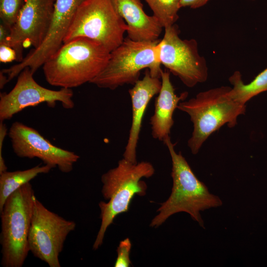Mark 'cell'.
Segmentation results:
<instances>
[{"label":"cell","mask_w":267,"mask_h":267,"mask_svg":"<svg viewBox=\"0 0 267 267\" xmlns=\"http://www.w3.org/2000/svg\"><path fill=\"white\" fill-rule=\"evenodd\" d=\"M165 28L172 26L178 20V12L181 8L180 0H144Z\"/></svg>","instance_id":"d6986e66"},{"label":"cell","mask_w":267,"mask_h":267,"mask_svg":"<svg viewBox=\"0 0 267 267\" xmlns=\"http://www.w3.org/2000/svg\"><path fill=\"white\" fill-rule=\"evenodd\" d=\"M25 0H0V18L11 28L16 22Z\"/></svg>","instance_id":"ffe728a7"},{"label":"cell","mask_w":267,"mask_h":267,"mask_svg":"<svg viewBox=\"0 0 267 267\" xmlns=\"http://www.w3.org/2000/svg\"><path fill=\"white\" fill-rule=\"evenodd\" d=\"M15 60H18L15 50L7 44H0V61L8 63Z\"/></svg>","instance_id":"7402d4cb"},{"label":"cell","mask_w":267,"mask_h":267,"mask_svg":"<svg viewBox=\"0 0 267 267\" xmlns=\"http://www.w3.org/2000/svg\"><path fill=\"white\" fill-rule=\"evenodd\" d=\"M7 77L1 71L0 72V88L1 89L3 88L4 85L7 83Z\"/></svg>","instance_id":"484cf974"},{"label":"cell","mask_w":267,"mask_h":267,"mask_svg":"<svg viewBox=\"0 0 267 267\" xmlns=\"http://www.w3.org/2000/svg\"><path fill=\"white\" fill-rule=\"evenodd\" d=\"M170 153L172 168L173 186L171 193L157 210L158 214L150 226L157 227L171 216L180 212L188 214L193 220L204 228L201 212L220 207V198L209 191L207 186L195 176L181 152L177 153L170 136L163 141Z\"/></svg>","instance_id":"6da1fadb"},{"label":"cell","mask_w":267,"mask_h":267,"mask_svg":"<svg viewBox=\"0 0 267 267\" xmlns=\"http://www.w3.org/2000/svg\"><path fill=\"white\" fill-rule=\"evenodd\" d=\"M84 0H55L49 26L41 44L20 62L1 70L6 75L8 82L17 76L26 67H29L35 73L59 49L63 44L78 7Z\"/></svg>","instance_id":"8fae6325"},{"label":"cell","mask_w":267,"mask_h":267,"mask_svg":"<svg viewBox=\"0 0 267 267\" xmlns=\"http://www.w3.org/2000/svg\"><path fill=\"white\" fill-rule=\"evenodd\" d=\"M231 87L222 86L200 92L193 98L180 101L177 107L187 113L193 123L192 135L187 145L191 153L197 154L203 143L224 125L233 128L238 116L245 114L246 104L234 99Z\"/></svg>","instance_id":"277c9868"},{"label":"cell","mask_w":267,"mask_h":267,"mask_svg":"<svg viewBox=\"0 0 267 267\" xmlns=\"http://www.w3.org/2000/svg\"><path fill=\"white\" fill-rule=\"evenodd\" d=\"M161 88L155 101L153 115L150 119L151 135L154 139L164 141L170 136L174 124V112L179 103L187 97L188 93L184 92L179 96L170 79V72L161 70Z\"/></svg>","instance_id":"9a60e30c"},{"label":"cell","mask_w":267,"mask_h":267,"mask_svg":"<svg viewBox=\"0 0 267 267\" xmlns=\"http://www.w3.org/2000/svg\"><path fill=\"white\" fill-rule=\"evenodd\" d=\"M55 0H25L18 18L10 28L6 44L14 48L18 62L24 47H38L43 41L52 18Z\"/></svg>","instance_id":"4fadbf2b"},{"label":"cell","mask_w":267,"mask_h":267,"mask_svg":"<svg viewBox=\"0 0 267 267\" xmlns=\"http://www.w3.org/2000/svg\"><path fill=\"white\" fill-rule=\"evenodd\" d=\"M10 32V28L1 23L0 25V44H6Z\"/></svg>","instance_id":"d4e9b609"},{"label":"cell","mask_w":267,"mask_h":267,"mask_svg":"<svg viewBox=\"0 0 267 267\" xmlns=\"http://www.w3.org/2000/svg\"></svg>","instance_id":"4316f807"},{"label":"cell","mask_w":267,"mask_h":267,"mask_svg":"<svg viewBox=\"0 0 267 267\" xmlns=\"http://www.w3.org/2000/svg\"><path fill=\"white\" fill-rule=\"evenodd\" d=\"M120 15L127 22L128 36L136 42L158 40L163 27L154 16L143 9L140 0H112Z\"/></svg>","instance_id":"2e32d148"},{"label":"cell","mask_w":267,"mask_h":267,"mask_svg":"<svg viewBox=\"0 0 267 267\" xmlns=\"http://www.w3.org/2000/svg\"><path fill=\"white\" fill-rule=\"evenodd\" d=\"M154 173L155 169L149 162L133 163L123 158L116 167L102 175L101 193L108 201L99 203L101 222L93 244V250L102 245L106 231L115 218L129 210L134 196L145 195L147 185L141 179L150 178Z\"/></svg>","instance_id":"3957f363"},{"label":"cell","mask_w":267,"mask_h":267,"mask_svg":"<svg viewBox=\"0 0 267 267\" xmlns=\"http://www.w3.org/2000/svg\"><path fill=\"white\" fill-rule=\"evenodd\" d=\"M164 29V37L159 42L161 64L187 87L206 82L208 69L205 57L199 54L197 42L181 39L176 24Z\"/></svg>","instance_id":"9c48e42d"},{"label":"cell","mask_w":267,"mask_h":267,"mask_svg":"<svg viewBox=\"0 0 267 267\" xmlns=\"http://www.w3.org/2000/svg\"><path fill=\"white\" fill-rule=\"evenodd\" d=\"M232 85L231 96L238 102L246 104L252 98L267 91V68L260 72L249 83L244 84L239 71H235L229 77Z\"/></svg>","instance_id":"ac0fdd59"},{"label":"cell","mask_w":267,"mask_h":267,"mask_svg":"<svg viewBox=\"0 0 267 267\" xmlns=\"http://www.w3.org/2000/svg\"><path fill=\"white\" fill-rule=\"evenodd\" d=\"M131 247L132 243L129 238L120 242L117 249V257L114 264L115 267H130L131 262L130 255Z\"/></svg>","instance_id":"44dd1931"},{"label":"cell","mask_w":267,"mask_h":267,"mask_svg":"<svg viewBox=\"0 0 267 267\" xmlns=\"http://www.w3.org/2000/svg\"><path fill=\"white\" fill-rule=\"evenodd\" d=\"M209 0H180L181 7H188L195 9L205 5Z\"/></svg>","instance_id":"cb8c5ba5"},{"label":"cell","mask_w":267,"mask_h":267,"mask_svg":"<svg viewBox=\"0 0 267 267\" xmlns=\"http://www.w3.org/2000/svg\"><path fill=\"white\" fill-rule=\"evenodd\" d=\"M162 82L152 77L146 69L141 80H138L129 90L132 107V120L123 158L133 163H137L136 149L143 118L152 98L160 92Z\"/></svg>","instance_id":"5bb4252c"},{"label":"cell","mask_w":267,"mask_h":267,"mask_svg":"<svg viewBox=\"0 0 267 267\" xmlns=\"http://www.w3.org/2000/svg\"><path fill=\"white\" fill-rule=\"evenodd\" d=\"M8 134L7 129L3 121H0V174L7 171V167L2 156L4 139Z\"/></svg>","instance_id":"603a6c76"},{"label":"cell","mask_w":267,"mask_h":267,"mask_svg":"<svg viewBox=\"0 0 267 267\" xmlns=\"http://www.w3.org/2000/svg\"><path fill=\"white\" fill-rule=\"evenodd\" d=\"M34 74L29 67L25 68L18 75L13 88L8 93H0V121L11 119L25 108L43 103L54 107L59 102L65 109L74 108L71 89L52 90L44 88L35 80Z\"/></svg>","instance_id":"30bf717a"},{"label":"cell","mask_w":267,"mask_h":267,"mask_svg":"<svg viewBox=\"0 0 267 267\" xmlns=\"http://www.w3.org/2000/svg\"><path fill=\"white\" fill-rule=\"evenodd\" d=\"M28 182L11 194L0 211L1 265L21 267L30 252L28 236L35 197Z\"/></svg>","instance_id":"8992f818"},{"label":"cell","mask_w":267,"mask_h":267,"mask_svg":"<svg viewBox=\"0 0 267 267\" xmlns=\"http://www.w3.org/2000/svg\"><path fill=\"white\" fill-rule=\"evenodd\" d=\"M109 51L100 43L79 37L63 43L43 64L46 82L61 88L72 89L90 83L104 69Z\"/></svg>","instance_id":"7a4b0ae2"},{"label":"cell","mask_w":267,"mask_h":267,"mask_svg":"<svg viewBox=\"0 0 267 267\" xmlns=\"http://www.w3.org/2000/svg\"><path fill=\"white\" fill-rule=\"evenodd\" d=\"M76 223L47 209L35 196L28 236L29 251L50 267H60L59 256Z\"/></svg>","instance_id":"ba28073f"},{"label":"cell","mask_w":267,"mask_h":267,"mask_svg":"<svg viewBox=\"0 0 267 267\" xmlns=\"http://www.w3.org/2000/svg\"><path fill=\"white\" fill-rule=\"evenodd\" d=\"M127 29L112 0H85L74 15L63 43L85 37L100 43L111 52L123 42Z\"/></svg>","instance_id":"52a82bcc"},{"label":"cell","mask_w":267,"mask_h":267,"mask_svg":"<svg viewBox=\"0 0 267 267\" xmlns=\"http://www.w3.org/2000/svg\"><path fill=\"white\" fill-rule=\"evenodd\" d=\"M52 168L45 165L13 172L5 171L0 174V211L7 198L24 184L42 174H47Z\"/></svg>","instance_id":"e0dca14e"},{"label":"cell","mask_w":267,"mask_h":267,"mask_svg":"<svg viewBox=\"0 0 267 267\" xmlns=\"http://www.w3.org/2000/svg\"><path fill=\"white\" fill-rule=\"evenodd\" d=\"M14 153L20 158H37L52 168L63 173L73 169L80 156L52 144L36 129L22 123H13L8 132Z\"/></svg>","instance_id":"7c38bea8"},{"label":"cell","mask_w":267,"mask_h":267,"mask_svg":"<svg viewBox=\"0 0 267 267\" xmlns=\"http://www.w3.org/2000/svg\"><path fill=\"white\" fill-rule=\"evenodd\" d=\"M159 40L136 42L128 37L110 52L104 69L90 83L100 88L114 90L126 84L134 85L140 72L148 69L153 77L161 78Z\"/></svg>","instance_id":"5b68a950"}]
</instances>
